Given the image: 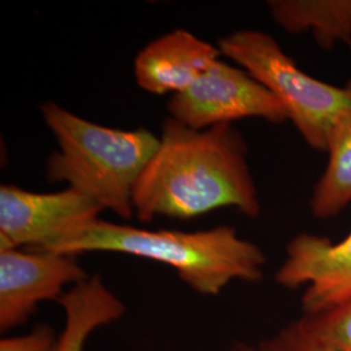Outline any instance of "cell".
Instances as JSON below:
<instances>
[{"label":"cell","instance_id":"6da1fadb","mask_svg":"<svg viewBox=\"0 0 351 351\" xmlns=\"http://www.w3.org/2000/svg\"><path fill=\"white\" fill-rule=\"evenodd\" d=\"M159 139L133 191L139 221L156 216L186 220L221 207L250 217L261 213L247 145L233 125L195 130L169 117Z\"/></svg>","mask_w":351,"mask_h":351},{"label":"cell","instance_id":"7a4b0ae2","mask_svg":"<svg viewBox=\"0 0 351 351\" xmlns=\"http://www.w3.org/2000/svg\"><path fill=\"white\" fill-rule=\"evenodd\" d=\"M38 250L68 255L117 252L165 264L176 269L189 288L217 295L234 280L258 282L263 278L265 255L232 226L208 230H149L101 219L77 226Z\"/></svg>","mask_w":351,"mask_h":351},{"label":"cell","instance_id":"3957f363","mask_svg":"<svg viewBox=\"0 0 351 351\" xmlns=\"http://www.w3.org/2000/svg\"><path fill=\"white\" fill-rule=\"evenodd\" d=\"M40 112L59 146L47 160L46 178L68 182L103 210L130 220L133 191L160 139L147 129L94 124L52 101L42 104Z\"/></svg>","mask_w":351,"mask_h":351},{"label":"cell","instance_id":"277c9868","mask_svg":"<svg viewBox=\"0 0 351 351\" xmlns=\"http://www.w3.org/2000/svg\"><path fill=\"white\" fill-rule=\"evenodd\" d=\"M219 49L276 97L308 146L326 152L332 128L351 110V80L335 86L304 73L275 38L258 30L221 38Z\"/></svg>","mask_w":351,"mask_h":351},{"label":"cell","instance_id":"5b68a950","mask_svg":"<svg viewBox=\"0 0 351 351\" xmlns=\"http://www.w3.org/2000/svg\"><path fill=\"white\" fill-rule=\"evenodd\" d=\"M171 117L195 130L259 117L281 124L288 120L276 97L245 69L217 60L185 91L167 104Z\"/></svg>","mask_w":351,"mask_h":351},{"label":"cell","instance_id":"8992f818","mask_svg":"<svg viewBox=\"0 0 351 351\" xmlns=\"http://www.w3.org/2000/svg\"><path fill=\"white\" fill-rule=\"evenodd\" d=\"M97 202L73 188L34 193L0 186V250L40 249L51 239L99 217Z\"/></svg>","mask_w":351,"mask_h":351},{"label":"cell","instance_id":"52a82bcc","mask_svg":"<svg viewBox=\"0 0 351 351\" xmlns=\"http://www.w3.org/2000/svg\"><path fill=\"white\" fill-rule=\"evenodd\" d=\"M77 256L38 249L0 250V330L23 326L42 302L88 278Z\"/></svg>","mask_w":351,"mask_h":351},{"label":"cell","instance_id":"ba28073f","mask_svg":"<svg viewBox=\"0 0 351 351\" xmlns=\"http://www.w3.org/2000/svg\"><path fill=\"white\" fill-rule=\"evenodd\" d=\"M275 278L284 288L304 287L303 314L320 313L349 300L351 232L337 243L311 233L297 234L289 242Z\"/></svg>","mask_w":351,"mask_h":351},{"label":"cell","instance_id":"9c48e42d","mask_svg":"<svg viewBox=\"0 0 351 351\" xmlns=\"http://www.w3.org/2000/svg\"><path fill=\"white\" fill-rule=\"evenodd\" d=\"M221 51L211 43L176 29L139 51L134 75L139 88L151 94H180L188 90L213 64Z\"/></svg>","mask_w":351,"mask_h":351},{"label":"cell","instance_id":"30bf717a","mask_svg":"<svg viewBox=\"0 0 351 351\" xmlns=\"http://www.w3.org/2000/svg\"><path fill=\"white\" fill-rule=\"evenodd\" d=\"M58 302L63 308L64 326L51 351H84L95 330L125 314V304L99 275L75 284Z\"/></svg>","mask_w":351,"mask_h":351},{"label":"cell","instance_id":"8fae6325","mask_svg":"<svg viewBox=\"0 0 351 351\" xmlns=\"http://www.w3.org/2000/svg\"><path fill=\"white\" fill-rule=\"evenodd\" d=\"M268 8L289 33L310 30L322 49L332 50L339 42L351 49V0H271Z\"/></svg>","mask_w":351,"mask_h":351},{"label":"cell","instance_id":"7c38bea8","mask_svg":"<svg viewBox=\"0 0 351 351\" xmlns=\"http://www.w3.org/2000/svg\"><path fill=\"white\" fill-rule=\"evenodd\" d=\"M326 171L315 185L310 201L317 219H330L351 202V110L342 113L328 138Z\"/></svg>","mask_w":351,"mask_h":351},{"label":"cell","instance_id":"4fadbf2b","mask_svg":"<svg viewBox=\"0 0 351 351\" xmlns=\"http://www.w3.org/2000/svg\"><path fill=\"white\" fill-rule=\"evenodd\" d=\"M293 330L315 345L332 351H351V297L315 314H303Z\"/></svg>","mask_w":351,"mask_h":351},{"label":"cell","instance_id":"5bb4252c","mask_svg":"<svg viewBox=\"0 0 351 351\" xmlns=\"http://www.w3.org/2000/svg\"><path fill=\"white\" fill-rule=\"evenodd\" d=\"M56 339L51 326H40L26 335L0 339V351H51Z\"/></svg>","mask_w":351,"mask_h":351},{"label":"cell","instance_id":"9a60e30c","mask_svg":"<svg viewBox=\"0 0 351 351\" xmlns=\"http://www.w3.org/2000/svg\"><path fill=\"white\" fill-rule=\"evenodd\" d=\"M277 337L281 339V342L288 348L290 351H332L320 348L317 345H315L313 342L303 339L300 335H297L293 328L289 326L282 329Z\"/></svg>","mask_w":351,"mask_h":351},{"label":"cell","instance_id":"2e32d148","mask_svg":"<svg viewBox=\"0 0 351 351\" xmlns=\"http://www.w3.org/2000/svg\"><path fill=\"white\" fill-rule=\"evenodd\" d=\"M255 351H290L288 348L281 342V339L278 337L268 339L263 342L258 349Z\"/></svg>","mask_w":351,"mask_h":351}]
</instances>
